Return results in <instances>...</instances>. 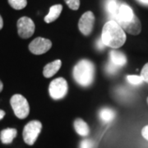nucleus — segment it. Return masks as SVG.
<instances>
[{"label": "nucleus", "mask_w": 148, "mask_h": 148, "mask_svg": "<svg viewBox=\"0 0 148 148\" xmlns=\"http://www.w3.org/2000/svg\"><path fill=\"white\" fill-rule=\"evenodd\" d=\"M10 104L13 112L18 119H26L30 114V106L27 100L23 95L16 94L12 95L10 100Z\"/></svg>", "instance_id": "obj_3"}, {"label": "nucleus", "mask_w": 148, "mask_h": 148, "mask_svg": "<svg viewBox=\"0 0 148 148\" xmlns=\"http://www.w3.org/2000/svg\"><path fill=\"white\" fill-rule=\"evenodd\" d=\"M124 32H127L133 36H137L140 34L142 31V24L136 15L132 17V19L129 21H118L117 22Z\"/></svg>", "instance_id": "obj_9"}, {"label": "nucleus", "mask_w": 148, "mask_h": 148, "mask_svg": "<svg viewBox=\"0 0 148 148\" xmlns=\"http://www.w3.org/2000/svg\"><path fill=\"white\" fill-rule=\"evenodd\" d=\"M142 135H143V138H145V139H147L148 141V125L145 126L143 128V130H142Z\"/></svg>", "instance_id": "obj_24"}, {"label": "nucleus", "mask_w": 148, "mask_h": 148, "mask_svg": "<svg viewBox=\"0 0 148 148\" xmlns=\"http://www.w3.org/2000/svg\"><path fill=\"white\" fill-rule=\"evenodd\" d=\"M3 18H2V16L0 15V30L3 28Z\"/></svg>", "instance_id": "obj_27"}, {"label": "nucleus", "mask_w": 148, "mask_h": 148, "mask_svg": "<svg viewBox=\"0 0 148 148\" xmlns=\"http://www.w3.org/2000/svg\"><path fill=\"white\" fill-rule=\"evenodd\" d=\"M73 75L74 80L80 86H89L95 79V65L88 59H82L74 66Z\"/></svg>", "instance_id": "obj_2"}, {"label": "nucleus", "mask_w": 148, "mask_h": 148, "mask_svg": "<svg viewBox=\"0 0 148 148\" xmlns=\"http://www.w3.org/2000/svg\"><path fill=\"white\" fill-rule=\"evenodd\" d=\"M147 104H148V97H147Z\"/></svg>", "instance_id": "obj_30"}, {"label": "nucleus", "mask_w": 148, "mask_h": 148, "mask_svg": "<svg viewBox=\"0 0 148 148\" xmlns=\"http://www.w3.org/2000/svg\"><path fill=\"white\" fill-rule=\"evenodd\" d=\"M141 3H146V4H148V0H139Z\"/></svg>", "instance_id": "obj_29"}, {"label": "nucleus", "mask_w": 148, "mask_h": 148, "mask_svg": "<svg viewBox=\"0 0 148 148\" xmlns=\"http://www.w3.org/2000/svg\"><path fill=\"white\" fill-rule=\"evenodd\" d=\"M119 6L118 5L117 0H107L106 9L112 17H114V18L115 17L118 10H119Z\"/></svg>", "instance_id": "obj_17"}, {"label": "nucleus", "mask_w": 148, "mask_h": 148, "mask_svg": "<svg viewBox=\"0 0 148 148\" xmlns=\"http://www.w3.org/2000/svg\"><path fill=\"white\" fill-rule=\"evenodd\" d=\"M66 4L72 10H77L80 7V0H64Z\"/></svg>", "instance_id": "obj_20"}, {"label": "nucleus", "mask_w": 148, "mask_h": 148, "mask_svg": "<svg viewBox=\"0 0 148 148\" xmlns=\"http://www.w3.org/2000/svg\"><path fill=\"white\" fill-rule=\"evenodd\" d=\"M96 45H97V48L99 49H104L105 47H106V45H105V44L103 43V41L101 40H99L98 41H97V44H96Z\"/></svg>", "instance_id": "obj_25"}, {"label": "nucleus", "mask_w": 148, "mask_h": 148, "mask_svg": "<svg viewBox=\"0 0 148 148\" xmlns=\"http://www.w3.org/2000/svg\"><path fill=\"white\" fill-rule=\"evenodd\" d=\"M117 71V66L114 65L113 63H110V64L107 65V72L110 73H114Z\"/></svg>", "instance_id": "obj_23"}, {"label": "nucleus", "mask_w": 148, "mask_h": 148, "mask_svg": "<svg viewBox=\"0 0 148 148\" xmlns=\"http://www.w3.org/2000/svg\"><path fill=\"white\" fill-rule=\"evenodd\" d=\"M94 143L90 139H85L80 143V148H93Z\"/></svg>", "instance_id": "obj_21"}, {"label": "nucleus", "mask_w": 148, "mask_h": 148, "mask_svg": "<svg viewBox=\"0 0 148 148\" xmlns=\"http://www.w3.org/2000/svg\"><path fill=\"white\" fill-rule=\"evenodd\" d=\"M101 39L106 46L118 49L124 45L126 34L116 21L110 20L107 21L103 27Z\"/></svg>", "instance_id": "obj_1"}, {"label": "nucleus", "mask_w": 148, "mask_h": 148, "mask_svg": "<svg viewBox=\"0 0 148 148\" xmlns=\"http://www.w3.org/2000/svg\"><path fill=\"white\" fill-rule=\"evenodd\" d=\"M5 116V112L3 110H0V120L2 119H3V117Z\"/></svg>", "instance_id": "obj_26"}, {"label": "nucleus", "mask_w": 148, "mask_h": 148, "mask_svg": "<svg viewBox=\"0 0 148 148\" xmlns=\"http://www.w3.org/2000/svg\"><path fill=\"white\" fill-rule=\"evenodd\" d=\"M52 47V42L45 38L37 37L29 45V49L32 53L40 55L48 52Z\"/></svg>", "instance_id": "obj_7"}, {"label": "nucleus", "mask_w": 148, "mask_h": 148, "mask_svg": "<svg viewBox=\"0 0 148 148\" xmlns=\"http://www.w3.org/2000/svg\"><path fill=\"white\" fill-rule=\"evenodd\" d=\"M134 13L132 12V8L126 4H122L119 6V10L117 12V15L114 17L116 22L118 21H129L132 19V17L134 16Z\"/></svg>", "instance_id": "obj_10"}, {"label": "nucleus", "mask_w": 148, "mask_h": 148, "mask_svg": "<svg viewBox=\"0 0 148 148\" xmlns=\"http://www.w3.org/2000/svg\"><path fill=\"white\" fill-rule=\"evenodd\" d=\"M3 82L0 81V92L3 90Z\"/></svg>", "instance_id": "obj_28"}, {"label": "nucleus", "mask_w": 148, "mask_h": 148, "mask_svg": "<svg viewBox=\"0 0 148 148\" xmlns=\"http://www.w3.org/2000/svg\"><path fill=\"white\" fill-rule=\"evenodd\" d=\"M36 26L30 17L22 16L17 21V32L19 36L22 39H27L33 36Z\"/></svg>", "instance_id": "obj_6"}, {"label": "nucleus", "mask_w": 148, "mask_h": 148, "mask_svg": "<svg viewBox=\"0 0 148 148\" xmlns=\"http://www.w3.org/2000/svg\"><path fill=\"white\" fill-rule=\"evenodd\" d=\"M61 66H62V61L59 60V59L54 60L53 62L46 64L45 66L44 69H43L44 77H46V78H49V77L54 76L55 74L58 73V71L60 69Z\"/></svg>", "instance_id": "obj_11"}, {"label": "nucleus", "mask_w": 148, "mask_h": 148, "mask_svg": "<svg viewBox=\"0 0 148 148\" xmlns=\"http://www.w3.org/2000/svg\"><path fill=\"white\" fill-rule=\"evenodd\" d=\"M95 18L92 12L88 11L86 12L80 18L78 22V27L80 32L84 36H89L92 32L94 24H95Z\"/></svg>", "instance_id": "obj_8"}, {"label": "nucleus", "mask_w": 148, "mask_h": 148, "mask_svg": "<svg viewBox=\"0 0 148 148\" xmlns=\"http://www.w3.org/2000/svg\"><path fill=\"white\" fill-rule=\"evenodd\" d=\"M69 86L67 81L64 77H58L53 80L49 86V93L53 100L63 99L67 95Z\"/></svg>", "instance_id": "obj_5"}, {"label": "nucleus", "mask_w": 148, "mask_h": 148, "mask_svg": "<svg viewBox=\"0 0 148 148\" xmlns=\"http://www.w3.org/2000/svg\"><path fill=\"white\" fill-rule=\"evenodd\" d=\"M74 128L75 131L82 137H87L90 133V127L87 123L82 119H77L74 121Z\"/></svg>", "instance_id": "obj_14"}, {"label": "nucleus", "mask_w": 148, "mask_h": 148, "mask_svg": "<svg viewBox=\"0 0 148 148\" xmlns=\"http://www.w3.org/2000/svg\"><path fill=\"white\" fill-rule=\"evenodd\" d=\"M141 77L143 79V81H145L146 82L148 83V63L144 65L143 69H142L141 72Z\"/></svg>", "instance_id": "obj_22"}, {"label": "nucleus", "mask_w": 148, "mask_h": 148, "mask_svg": "<svg viewBox=\"0 0 148 148\" xmlns=\"http://www.w3.org/2000/svg\"><path fill=\"white\" fill-rule=\"evenodd\" d=\"M110 57L111 63L116 65L117 67L123 66L127 63V58H126L125 54L120 52V51L111 50L110 53Z\"/></svg>", "instance_id": "obj_15"}, {"label": "nucleus", "mask_w": 148, "mask_h": 148, "mask_svg": "<svg viewBox=\"0 0 148 148\" xmlns=\"http://www.w3.org/2000/svg\"><path fill=\"white\" fill-rule=\"evenodd\" d=\"M8 3L10 6L16 9V10H21L26 8L27 5V0H8Z\"/></svg>", "instance_id": "obj_18"}, {"label": "nucleus", "mask_w": 148, "mask_h": 148, "mask_svg": "<svg viewBox=\"0 0 148 148\" xmlns=\"http://www.w3.org/2000/svg\"><path fill=\"white\" fill-rule=\"evenodd\" d=\"M115 112L109 108L102 109L100 112V118L104 122H110L113 120L115 117Z\"/></svg>", "instance_id": "obj_16"}, {"label": "nucleus", "mask_w": 148, "mask_h": 148, "mask_svg": "<svg viewBox=\"0 0 148 148\" xmlns=\"http://www.w3.org/2000/svg\"><path fill=\"white\" fill-rule=\"evenodd\" d=\"M62 10H63V6L61 4H56V5L52 6L49 8V12L48 15L45 16V21L46 23H50V22H53L55 20H57L58 16H60Z\"/></svg>", "instance_id": "obj_13"}, {"label": "nucleus", "mask_w": 148, "mask_h": 148, "mask_svg": "<svg viewBox=\"0 0 148 148\" xmlns=\"http://www.w3.org/2000/svg\"><path fill=\"white\" fill-rule=\"evenodd\" d=\"M42 129V123L38 120H32L25 126L22 136L24 142L29 146L34 145Z\"/></svg>", "instance_id": "obj_4"}, {"label": "nucleus", "mask_w": 148, "mask_h": 148, "mask_svg": "<svg viewBox=\"0 0 148 148\" xmlns=\"http://www.w3.org/2000/svg\"><path fill=\"white\" fill-rule=\"evenodd\" d=\"M17 135V131L15 128H6L0 132V140L3 144H10Z\"/></svg>", "instance_id": "obj_12"}, {"label": "nucleus", "mask_w": 148, "mask_h": 148, "mask_svg": "<svg viewBox=\"0 0 148 148\" xmlns=\"http://www.w3.org/2000/svg\"><path fill=\"white\" fill-rule=\"evenodd\" d=\"M127 81L133 85H138L141 84L143 82V79L142 78L141 76H137V75H130L127 77Z\"/></svg>", "instance_id": "obj_19"}]
</instances>
